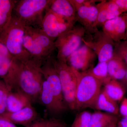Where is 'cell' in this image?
I'll return each mask as SVG.
<instances>
[{
	"label": "cell",
	"mask_w": 127,
	"mask_h": 127,
	"mask_svg": "<svg viewBox=\"0 0 127 127\" xmlns=\"http://www.w3.org/2000/svg\"><path fill=\"white\" fill-rule=\"evenodd\" d=\"M48 9L73 23L77 21L76 14L69 0H51Z\"/></svg>",
	"instance_id": "16"
},
{
	"label": "cell",
	"mask_w": 127,
	"mask_h": 127,
	"mask_svg": "<svg viewBox=\"0 0 127 127\" xmlns=\"http://www.w3.org/2000/svg\"><path fill=\"white\" fill-rule=\"evenodd\" d=\"M117 123H114L112 124L107 127H116L117 126Z\"/></svg>",
	"instance_id": "40"
},
{
	"label": "cell",
	"mask_w": 127,
	"mask_h": 127,
	"mask_svg": "<svg viewBox=\"0 0 127 127\" xmlns=\"http://www.w3.org/2000/svg\"><path fill=\"white\" fill-rule=\"evenodd\" d=\"M31 100L23 94L11 91L7 96L6 112H14L32 105Z\"/></svg>",
	"instance_id": "18"
},
{
	"label": "cell",
	"mask_w": 127,
	"mask_h": 127,
	"mask_svg": "<svg viewBox=\"0 0 127 127\" xmlns=\"http://www.w3.org/2000/svg\"><path fill=\"white\" fill-rule=\"evenodd\" d=\"M115 115L101 112L92 113L89 127H107L114 123H117Z\"/></svg>",
	"instance_id": "23"
},
{
	"label": "cell",
	"mask_w": 127,
	"mask_h": 127,
	"mask_svg": "<svg viewBox=\"0 0 127 127\" xmlns=\"http://www.w3.org/2000/svg\"><path fill=\"white\" fill-rule=\"evenodd\" d=\"M16 1L0 0V33L10 20Z\"/></svg>",
	"instance_id": "24"
},
{
	"label": "cell",
	"mask_w": 127,
	"mask_h": 127,
	"mask_svg": "<svg viewBox=\"0 0 127 127\" xmlns=\"http://www.w3.org/2000/svg\"><path fill=\"white\" fill-rule=\"evenodd\" d=\"M88 1V0H69L76 12L79 7L86 4Z\"/></svg>",
	"instance_id": "33"
},
{
	"label": "cell",
	"mask_w": 127,
	"mask_h": 127,
	"mask_svg": "<svg viewBox=\"0 0 127 127\" xmlns=\"http://www.w3.org/2000/svg\"><path fill=\"white\" fill-rule=\"evenodd\" d=\"M39 100L50 113L57 114L66 111L57 101L45 80L43 78Z\"/></svg>",
	"instance_id": "17"
},
{
	"label": "cell",
	"mask_w": 127,
	"mask_h": 127,
	"mask_svg": "<svg viewBox=\"0 0 127 127\" xmlns=\"http://www.w3.org/2000/svg\"><path fill=\"white\" fill-rule=\"evenodd\" d=\"M119 125L121 127H127V117H123L119 122Z\"/></svg>",
	"instance_id": "36"
},
{
	"label": "cell",
	"mask_w": 127,
	"mask_h": 127,
	"mask_svg": "<svg viewBox=\"0 0 127 127\" xmlns=\"http://www.w3.org/2000/svg\"><path fill=\"white\" fill-rule=\"evenodd\" d=\"M75 23L70 22L48 8L42 19L41 29L47 35L55 40L72 29Z\"/></svg>",
	"instance_id": "8"
},
{
	"label": "cell",
	"mask_w": 127,
	"mask_h": 127,
	"mask_svg": "<svg viewBox=\"0 0 127 127\" xmlns=\"http://www.w3.org/2000/svg\"><path fill=\"white\" fill-rule=\"evenodd\" d=\"M61 122L60 120L54 118L37 120L26 127H55Z\"/></svg>",
	"instance_id": "28"
},
{
	"label": "cell",
	"mask_w": 127,
	"mask_h": 127,
	"mask_svg": "<svg viewBox=\"0 0 127 127\" xmlns=\"http://www.w3.org/2000/svg\"><path fill=\"white\" fill-rule=\"evenodd\" d=\"M94 108L115 115L119 112L117 102L108 96L103 90L98 95Z\"/></svg>",
	"instance_id": "21"
},
{
	"label": "cell",
	"mask_w": 127,
	"mask_h": 127,
	"mask_svg": "<svg viewBox=\"0 0 127 127\" xmlns=\"http://www.w3.org/2000/svg\"><path fill=\"white\" fill-rule=\"evenodd\" d=\"M89 34L88 37L84 36L83 42L93 50L98 62H107L111 59L114 53L115 42L102 31L96 28Z\"/></svg>",
	"instance_id": "7"
},
{
	"label": "cell",
	"mask_w": 127,
	"mask_h": 127,
	"mask_svg": "<svg viewBox=\"0 0 127 127\" xmlns=\"http://www.w3.org/2000/svg\"><path fill=\"white\" fill-rule=\"evenodd\" d=\"M96 57L93 50L84 44L68 58L66 63L76 70L85 71L90 67Z\"/></svg>",
	"instance_id": "10"
},
{
	"label": "cell",
	"mask_w": 127,
	"mask_h": 127,
	"mask_svg": "<svg viewBox=\"0 0 127 127\" xmlns=\"http://www.w3.org/2000/svg\"><path fill=\"white\" fill-rule=\"evenodd\" d=\"M0 127H18L9 120L0 116Z\"/></svg>",
	"instance_id": "34"
},
{
	"label": "cell",
	"mask_w": 127,
	"mask_h": 127,
	"mask_svg": "<svg viewBox=\"0 0 127 127\" xmlns=\"http://www.w3.org/2000/svg\"><path fill=\"white\" fill-rule=\"evenodd\" d=\"M16 125L27 127L37 120L38 114L32 105L14 112H5L0 116Z\"/></svg>",
	"instance_id": "13"
},
{
	"label": "cell",
	"mask_w": 127,
	"mask_h": 127,
	"mask_svg": "<svg viewBox=\"0 0 127 127\" xmlns=\"http://www.w3.org/2000/svg\"><path fill=\"white\" fill-rule=\"evenodd\" d=\"M92 113L84 111L77 114L71 127H89Z\"/></svg>",
	"instance_id": "26"
},
{
	"label": "cell",
	"mask_w": 127,
	"mask_h": 127,
	"mask_svg": "<svg viewBox=\"0 0 127 127\" xmlns=\"http://www.w3.org/2000/svg\"><path fill=\"white\" fill-rule=\"evenodd\" d=\"M120 127V125H118V126H117V127Z\"/></svg>",
	"instance_id": "41"
},
{
	"label": "cell",
	"mask_w": 127,
	"mask_h": 127,
	"mask_svg": "<svg viewBox=\"0 0 127 127\" xmlns=\"http://www.w3.org/2000/svg\"><path fill=\"white\" fill-rule=\"evenodd\" d=\"M0 56L12 57L9 53L6 47L0 41Z\"/></svg>",
	"instance_id": "35"
},
{
	"label": "cell",
	"mask_w": 127,
	"mask_h": 127,
	"mask_svg": "<svg viewBox=\"0 0 127 127\" xmlns=\"http://www.w3.org/2000/svg\"><path fill=\"white\" fill-rule=\"evenodd\" d=\"M107 67L108 76L111 79L121 81L126 74L127 65L122 58L114 53L107 62Z\"/></svg>",
	"instance_id": "19"
},
{
	"label": "cell",
	"mask_w": 127,
	"mask_h": 127,
	"mask_svg": "<svg viewBox=\"0 0 127 127\" xmlns=\"http://www.w3.org/2000/svg\"><path fill=\"white\" fill-rule=\"evenodd\" d=\"M11 91L3 80H0V105H6L7 96Z\"/></svg>",
	"instance_id": "30"
},
{
	"label": "cell",
	"mask_w": 127,
	"mask_h": 127,
	"mask_svg": "<svg viewBox=\"0 0 127 127\" xmlns=\"http://www.w3.org/2000/svg\"><path fill=\"white\" fill-rule=\"evenodd\" d=\"M26 25L12 15L10 20L0 33V41L14 59L24 61L32 59L23 46Z\"/></svg>",
	"instance_id": "2"
},
{
	"label": "cell",
	"mask_w": 127,
	"mask_h": 127,
	"mask_svg": "<svg viewBox=\"0 0 127 127\" xmlns=\"http://www.w3.org/2000/svg\"><path fill=\"white\" fill-rule=\"evenodd\" d=\"M53 63L61 84L64 100L68 109L75 110L77 78L75 70L66 63L53 58Z\"/></svg>",
	"instance_id": "6"
},
{
	"label": "cell",
	"mask_w": 127,
	"mask_h": 127,
	"mask_svg": "<svg viewBox=\"0 0 127 127\" xmlns=\"http://www.w3.org/2000/svg\"><path fill=\"white\" fill-rule=\"evenodd\" d=\"M123 14L127 12V0H113Z\"/></svg>",
	"instance_id": "31"
},
{
	"label": "cell",
	"mask_w": 127,
	"mask_h": 127,
	"mask_svg": "<svg viewBox=\"0 0 127 127\" xmlns=\"http://www.w3.org/2000/svg\"><path fill=\"white\" fill-rule=\"evenodd\" d=\"M114 53L121 57L127 65V41L115 43Z\"/></svg>",
	"instance_id": "29"
},
{
	"label": "cell",
	"mask_w": 127,
	"mask_h": 127,
	"mask_svg": "<svg viewBox=\"0 0 127 127\" xmlns=\"http://www.w3.org/2000/svg\"><path fill=\"white\" fill-rule=\"evenodd\" d=\"M124 14L125 15V18H126V28H127L125 39L124 40L127 41V13H124Z\"/></svg>",
	"instance_id": "38"
},
{
	"label": "cell",
	"mask_w": 127,
	"mask_h": 127,
	"mask_svg": "<svg viewBox=\"0 0 127 127\" xmlns=\"http://www.w3.org/2000/svg\"><path fill=\"white\" fill-rule=\"evenodd\" d=\"M51 0H17L12 15L26 26L41 28L42 19Z\"/></svg>",
	"instance_id": "4"
},
{
	"label": "cell",
	"mask_w": 127,
	"mask_h": 127,
	"mask_svg": "<svg viewBox=\"0 0 127 127\" xmlns=\"http://www.w3.org/2000/svg\"><path fill=\"white\" fill-rule=\"evenodd\" d=\"M96 1L89 0L86 4L76 11L77 21L85 28L86 32H92L96 29L95 23L98 11L95 5Z\"/></svg>",
	"instance_id": "11"
},
{
	"label": "cell",
	"mask_w": 127,
	"mask_h": 127,
	"mask_svg": "<svg viewBox=\"0 0 127 127\" xmlns=\"http://www.w3.org/2000/svg\"><path fill=\"white\" fill-rule=\"evenodd\" d=\"M102 26V31L115 43L125 40L127 28L124 14L107 21Z\"/></svg>",
	"instance_id": "12"
},
{
	"label": "cell",
	"mask_w": 127,
	"mask_h": 127,
	"mask_svg": "<svg viewBox=\"0 0 127 127\" xmlns=\"http://www.w3.org/2000/svg\"><path fill=\"white\" fill-rule=\"evenodd\" d=\"M74 70L77 78L75 110L94 108L101 91L102 83L94 77L89 70L81 72Z\"/></svg>",
	"instance_id": "3"
},
{
	"label": "cell",
	"mask_w": 127,
	"mask_h": 127,
	"mask_svg": "<svg viewBox=\"0 0 127 127\" xmlns=\"http://www.w3.org/2000/svg\"><path fill=\"white\" fill-rule=\"evenodd\" d=\"M119 112L123 117H127V97L123 99L119 108Z\"/></svg>",
	"instance_id": "32"
},
{
	"label": "cell",
	"mask_w": 127,
	"mask_h": 127,
	"mask_svg": "<svg viewBox=\"0 0 127 127\" xmlns=\"http://www.w3.org/2000/svg\"><path fill=\"white\" fill-rule=\"evenodd\" d=\"M104 84L103 90L108 96L117 102L123 100L125 89L120 82L111 79Z\"/></svg>",
	"instance_id": "22"
},
{
	"label": "cell",
	"mask_w": 127,
	"mask_h": 127,
	"mask_svg": "<svg viewBox=\"0 0 127 127\" xmlns=\"http://www.w3.org/2000/svg\"><path fill=\"white\" fill-rule=\"evenodd\" d=\"M13 59L11 57L0 56V78L2 79L7 75Z\"/></svg>",
	"instance_id": "27"
},
{
	"label": "cell",
	"mask_w": 127,
	"mask_h": 127,
	"mask_svg": "<svg viewBox=\"0 0 127 127\" xmlns=\"http://www.w3.org/2000/svg\"><path fill=\"white\" fill-rule=\"evenodd\" d=\"M86 32L83 27L74 26L58 37L55 41L57 60L66 63L68 58L82 46Z\"/></svg>",
	"instance_id": "5"
},
{
	"label": "cell",
	"mask_w": 127,
	"mask_h": 127,
	"mask_svg": "<svg viewBox=\"0 0 127 127\" xmlns=\"http://www.w3.org/2000/svg\"><path fill=\"white\" fill-rule=\"evenodd\" d=\"M89 71L94 77L101 82L103 84H104L111 79L108 76L107 62H98L94 67Z\"/></svg>",
	"instance_id": "25"
},
{
	"label": "cell",
	"mask_w": 127,
	"mask_h": 127,
	"mask_svg": "<svg viewBox=\"0 0 127 127\" xmlns=\"http://www.w3.org/2000/svg\"><path fill=\"white\" fill-rule=\"evenodd\" d=\"M23 46L25 50L31 55L32 58L43 64L51 56L35 40L26 26L25 27Z\"/></svg>",
	"instance_id": "14"
},
{
	"label": "cell",
	"mask_w": 127,
	"mask_h": 127,
	"mask_svg": "<svg viewBox=\"0 0 127 127\" xmlns=\"http://www.w3.org/2000/svg\"><path fill=\"white\" fill-rule=\"evenodd\" d=\"M43 78L46 81L50 90L57 101L65 111L68 109L64 98L61 84L59 76L53 63V58L51 56L41 66Z\"/></svg>",
	"instance_id": "9"
},
{
	"label": "cell",
	"mask_w": 127,
	"mask_h": 127,
	"mask_svg": "<svg viewBox=\"0 0 127 127\" xmlns=\"http://www.w3.org/2000/svg\"><path fill=\"white\" fill-rule=\"evenodd\" d=\"M96 6L98 14L95 27L102 26L107 21L119 16L123 14L118 6L113 0L107 1L102 0Z\"/></svg>",
	"instance_id": "15"
},
{
	"label": "cell",
	"mask_w": 127,
	"mask_h": 127,
	"mask_svg": "<svg viewBox=\"0 0 127 127\" xmlns=\"http://www.w3.org/2000/svg\"><path fill=\"white\" fill-rule=\"evenodd\" d=\"M43 64L32 59L19 61L14 59L7 75L2 80L11 91L23 94L32 103L39 100L43 77Z\"/></svg>",
	"instance_id": "1"
},
{
	"label": "cell",
	"mask_w": 127,
	"mask_h": 127,
	"mask_svg": "<svg viewBox=\"0 0 127 127\" xmlns=\"http://www.w3.org/2000/svg\"><path fill=\"white\" fill-rule=\"evenodd\" d=\"M67 127V126L66 125V124H65L64 123H63L62 122H61L59 125H58L56 127Z\"/></svg>",
	"instance_id": "39"
},
{
	"label": "cell",
	"mask_w": 127,
	"mask_h": 127,
	"mask_svg": "<svg viewBox=\"0 0 127 127\" xmlns=\"http://www.w3.org/2000/svg\"><path fill=\"white\" fill-rule=\"evenodd\" d=\"M32 36L42 47L50 55L56 49L55 41L47 35L41 28L26 26Z\"/></svg>",
	"instance_id": "20"
},
{
	"label": "cell",
	"mask_w": 127,
	"mask_h": 127,
	"mask_svg": "<svg viewBox=\"0 0 127 127\" xmlns=\"http://www.w3.org/2000/svg\"><path fill=\"white\" fill-rule=\"evenodd\" d=\"M121 81V82H120L122 84L125 89H127V71H126L125 76Z\"/></svg>",
	"instance_id": "37"
}]
</instances>
